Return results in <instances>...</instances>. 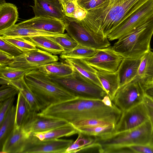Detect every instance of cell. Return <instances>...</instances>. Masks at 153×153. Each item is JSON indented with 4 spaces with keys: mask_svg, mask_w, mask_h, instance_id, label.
<instances>
[{
    "mask_svg": "<svg viewBox=\"0 0 153 153\" xmlns=\"http://www.w3.org/2000/svg\"><path fill=\"white\" fill-rule=\"evenodd\" d=\"M102 100L77 97L51 105L37 114L65 120L71 124L87 120L98 119L111 124L115 127L122 111L114 103L112 106L106 105Z\"/></svg>",
    "mask_w": 153,
    "mask_h": 153,
    "instance_id": "6da1fadb",
    "label": "cell"
},
{
    "mask_svg": "<svg viewBox=\"0 0 153 153\" xmlns=\"http://www.w3.org/2000/svg\"><path fill=\"white\" fill-rule=\"evenodd\" d=\"M148 0H110L88 11L80 21L85 26L107 37L123 20Z\"/></svg>",
    "mask_w": 153,
    "mask_h": 153,
    "instance_id": "7a4b0ae2",
    "label": "cell"
},
{
    "mask_svg": "<svg viewBox=\"0 0 153 153\" xmlns=\"http://www.w3.org/2000/svg\"><path fill=\"white\" fill-rule=\"evenodd\" d=\"M149 119L140 126L128 130L95 136L100 146L101 153H128L131 146L149 144L152 133Z\"/></svg>",
    "mask_w": 153,
    "mask_h": 153,
    "instance_id": "3957f363",
    "label": "cell"
},
{
    "mask_svg": "<svg viewBox=\"0 0 153 153\" xmlns=\"http://www.w3.org/2000/svg\"><path fill=\"white\" fill-rule=\"evenodd\" d=\"M24 79L43 109L51 105L77 97L52 81L48 76L37 69L33 70L26 74Z\"/></svg>",
    "mask_w": 153,
    "mask_h": 153,
    "instance_id": "277c9868",
    "label": "cell"
},
{
    "mask_svg": "<svg viewBox=\"0 0 153 153\" xmlns=\"http://www.w3.org/2000/svg\"><path fill=\"white\" fill-rule=\"evenodd\" d=\"M153 34V16L119 38L112 47L123 58H140L151 50L150 44Z\"/></svg>",
    "mask_w": 153,
    "mask_h": 153,
    "instance_id": "5b68a950",
    "label": "cell"
},
{
    "mask_svg": "<svg viewBox=\"0 0 153 153\" xmlns=\"http://www.w3.org/2000/svg\"><path fill=\"white\" fill-rule=\"evenodd\" d=\"M71 74L49 76L52 81L77 97L102 99L107 94L102 88L84 76L75 68Z\"/></svg>",
    "mask_w": 153,
    "mask_h": 153,
    "instance_id": "8992f818",
    "label": "cell"
},
{
    "mask_svg": "<svg viewBox=\"0 0 153 153\" xmlns=\"http://www.w3.org/2000/svg\"><path fill=\"white\" fill-rule=\"evenodd\" d=\"M64 22L67 33L78 44L97 49L110 46L107 37L95 33L80 21L65 16Z\"/></svg>",
    "mask_w": 153,
    "mask_h": 153,
    "instance_id": "52a82bcc",
    "label": "cell"
},
{
    "mask_svg": "<svg viewBox=\"0 0 153 153\" xmlns=\"http://www.w3.org/2000/svg\"><path fill=\"white\" fill-rule=\"evenodd\" d=\"M147 93L144 84L135 77L119 87L112 102L122 112L124 111L143 102Z\"/></svg>",
    "mask_w": 153,
    "mask_h": 153,
    "instance_id": "ba28073f",
    "label": "cell"
},
{
    "mask_svg": "<svg viewBox=\"0 0 153 153\" xmlns=\"http://www.w3.org/2000/svg\"><path fill=\"white\" fill-rule=\"evenodd\" d=\"M153 16V0H148L123 20L107 36L109 41L118 39Z\"/></svg>",
    "mask_w": 153,
    "mask_h": 153,
    "instance_id": "9c48e42d",
    "label": "cell"
},
{
    "mask_svg": "<svg viewBox=\"0 0 153 153\" xmlns=\"http://www.w3.org/2000/svg\"><path fill=\"white\" fill-rule=\"evenodd\" d=\"M73 142L72 140L58 139L41 140L31 133L22 153H65Z\"/></svg>",
    "mask_w": 153,
    "mask_h": 153,
    "instance_id": "30bf717a",
    "label": "cell"
},
{
    "mask_svg": "<svg viewBox=\"0 0 153 153\" xmlns=\"http://www.w3.org/2000/svg\"><path fill=\"white\" fill-rule=\"evenodd\" d=\"M59 58L56 55L39 48L25 52L14 57L9 67L16 68L37 69L38 67L52 62L57 61Z\"/></svg>",
    "mask_w": 153,
    "mask_h": 153,
    "instance_id": "8fae6325",
    "label": "cell"
},
{
    "mask_svg": "<svg viewBox=\"0 0 153 153\" xmlns=\"http://www.w3.org/2000/svg\"><path fill=\"white\" fill-rule=\"evenodd\" d=\"M123 57L116 52L112 46L98 49L92 57L84 59L90 66L97 70L109 72L118 71Z\"/></svg>",
    "mask_w": 153,
    "mask_h": 153,
    "instance_id": "7c38bea8",
    "label": "cell"
},
{
    "mask_svg": "<svg viewBox=\"0 0 153 153\" xmlns=\"http://www.w3.org/2000/svg\"><path fill=\"white\" fill-rule=\"evenodd\" d=\"M149 120L148 108L143 102L122 112L114 132L122 131L136 127Z\"/></svg>",
    "mask_w": 153,
    "mask_h": 153,
    "instance_id": "4fadbf2b",
    "label": "cell"
},
{
    "mask_svg": "<svg viewBox=\"0 0 153 153\" xmlns=\"http://www.w3.org/2000/svg\"><path fill=\"white\" fill-rule=\"evenodd\" d=\"M31 111L22 127L29 134L44 132L70 124L62 120L39 116Z\"/></svg>",
    "mask_w": 153,
    "mask_h": 153,
    "instance_id": "5bb4252c",
    "label": "cell"
},
{
    "mask_svg": "<svg viewBox=\"0 0 153 153\" xmlns=\"http://www.w3.org/2000/svg\"><path fill=\"white\" fill-rule=\"evenodd\" d=\"M16 25L20 27L61 34L64 33L66 27L64 21L43 17L35 16Z\"/></svg>",
    "mask_w": 153,
    "mask_h": 153,
    "instance_id": "9a60e30c",
    "label": "cell"
},
{
    "mask_svg": "<svg viewBox=\"0 0 153 153\" xmlns=\"http://www.w3.org/2000/svg\"><path fill=\"white\" fill-rule=\"evenodd\" d=\"M32 8L35 16L53 18L64 21L65 16L59 0H34Z\"/></svg>",
    "mask_w": 153,
    "mask_h": 153,
    "instance_id": "2e32d148",
    "label": "cell"
},
{
    "mask_svg": "<svg viewBox=\"0 0 153 153\" xmlns=\"http://www.w3.org/2000/svg\"><path fill=\"white\" fill-rule=\"evenodd\" d=\"M22 127L15 126L4 142L1 153H22L30 134Z\"/></svg>",
    "mask_w": 153,
    "mask_h": 153,
    "instance_id": "e0dca14e",
    "label": "cell"
},
{
    "mask_svg": "<svg viewBox=\"0 0 153 153\" xmlns=\"http://www.w3.org/2000/svg\"><path fill=\"white\" fill-rule=\"evenodd\" d=\"M0 83L1 84H10L16 87L29 104L31 111L38 112L43 109L37 98L26 84L24 76L14 81H9L1 78Z\"/></svg>",
    "mask_w": 153,
    "mask_h": 153,
    "instance_id": "ac0fdd59",
    "label": "cell"
},
{
    "mask_svg": "<svg viewBox=\"0 0 153 153\" xmlns=\"http://www.w3.org/2000/svg\"><path fill=\"white\" fill-rule=\"evenodd\" d=\"M141 57L123 58L117 71L120 87L133 80L136 76Z\"/></svg>",
    "mask_w": 153,
    "mask_h": 153,
    "instance_id": "d6986e66",
    "label": "cell"
},
{
    "mask_svg": "<svg viewBox=\"0 0 153 153\" xmlns=\"http://www.w3.org/2000/svg\"><path fill=\"white\" fill-rule=\"evenodd\" d=\"M61 34L20 27L16 26V24L8 29L0 31V36L2 37H21L26 38L38 36H53Z\"/></svg>",
    "mask_w": 153,
    "mask_h": 153,
    "instance_id": "ffe728a7",
    "label": "cell"
},
{
    "mask_svg": "<svg viewBox=\"0 0 153 153\" xmlns=\"http://www.w3.org/2000/svg\"><path fill=\"white\" fill-rule=\"evenodd\" d=\"M146 88L153 80V51L151 50L141 57L137 75Z\"/></svg>",
    "mask_w": 153,
    "mask_h": 153,
    "instance_id": "44dd1931",
    "label": "cell"
},
{
    "mask_svg": "<svg viewBox=\"0 0 153 153\" xmlns=\"http://www.w3.org/2000/svg\"><path fill=\"white\" fill-rule=\"evenodd\" d=\"M96 74L104 90L112 101L120 87L117 71L109 72L97 70Z\"/></svg>",
    "mask_w": 153,
    "mask_h": 153,
    "instance_id": "7402d4cb",
    "label": "cell"
},
{
    "mask_svg": "<svg viewBox=\"0 0 153 153\" xmlns=\"http://www.w3.org/2000/svg\"><path fill=\"white\" fill-rule=\"evenodd\" d=\"M18 17V8L15 5L6 2L0 4V31L15 25Z\"/></svg>",
    "mask_w": 153,
    "mask_h": 153,
    "instance_id": "603a6c76",
    "label": "cell"
},
{
    "mask_svg": "<svg viewBox=\"0 0 153 153\" xmlns=\"http://www.w3.org/2000/svg\"><path fill=\"white\" fill-rule=\"evenodd\" d=\"M64 60L66 63L75 68L82 75L104 89L96 75L97 70L89 65L84 59L67 58Z\"/></svg>",
    "mask_w": 153,
    "mask_h": 153,
    "instance_id": "cb8c5ba5",
    "label": "cell"
},
{
    "mask_svg": "<svg viewBox=\"0 0 153 153\" xmlns=\"http://www.w3.org/2000/svg\"><path fill=\"white\" fill-rule=\"evenodd\" d=\"M37 70L48 76H61L71 74L73 68L66 63L57 61L38 67Z\"/></svg>",
    "mask_w": 153,
    "mask_h": 153,
    "instance_id": "d4e9b609",
    "label": "cell"
},
{
    "mask_svg": "<svg viewBox=\"0 0 153 153\" xmlns=\"http://www.w3.org/2000/svg\"><path fill=\"white\" fill-rule=\"evenodd\" d=\"M16 107L13 105L0 124V149L15 128Z\"/></svg>",
    "mask_w": 153,
    "mask_h": 153,
    "instance_id": "484cf974",
    "label": "cell"
},
{
    "mask_svg": "<svg viewBox=\"0 0 153 153\" xmlns=\"http://www.w3.org/2000/svg\"><path fill=\"white\" fill-rule=\"evenodd\" d=\"M26 38L32 42L37 48L54 55L60 54L64 51L63 48L49 36H38Z\"/></svg>",
    "mask_w": 153,
    "mask_h": 153,
    "instance_id": "4316f807",
    "label": "cell"
},
{
    "mask_svg": "<svg viewBox=\"0 0 153 153\" xmlns=\"http://www.w3.org/2000/svg\"><path fill=\"white\" fill-rule=\"evenodd\" d=\"M78 133L77 130L70 123L45 132L33 134L40 140H43L58 139L64 136H71Z\"/></svg>",
    "mask_w": 153,
    "mask_h": 153,
    "instance_id": "83f0119b",
    "label": "cell"
},
{
    "mask_svg": "<svg viewBox=\"0 0 153 153\" xmlns=\"http://www.w3.org/2000/svg\"><path fill=\"white\" fill-rule=\"evenodd\" d=\"M76 140L67 148L65 153L84 152L95 141L94 136L88 135L78 132Z\"/></svg>",
    "mask_w": 153,
    "mask_h": 153,
    "instance_id": "f1b7e54d",
    "label": "cell"
},
{
    "mask_svg": "<svg viewBox=\"0 0 153 153\" xmlns=\"http://www.w3.org/2000/svg\"><path fill=\"white\" fill-rule=\"evenodd\" d=\"M18 94L15 126L19 128L22 127L31 110L29 104L20 93Z\"/></svg>",
    "mask_w": 153,
    "mask_h": 153,
    "instance_id": "f546056e",
    "label": "cell"
},
{
    "mask_svg": "<svg viewBox=\"0 0 153 153\" xmlns=\"http://www.w3.org/2000/svg\"><path fill=\"white\" fill-rule=\"evenodd\" d=\"M98 50L78 44L72 50L62 52L60 57L63 59L67 58H89L94 55Z\"/></svg>",
    "mask_w": 153,
    "mask_h": 153,
    "instance_id": "4dcf8cb0",
    "label": "cell"
},
{
    "mask_svg": "<svg viewBox=\"0 0 153 153\" xmlns=\"http://www.w3.org/2000/svg\"><path fill=\"white\" fill-rule=\"evenodd\" d=\"M33 70L0 66V78L9 81L16 80Z\"/></svg>",
    "mask_w": 153,
    "mask_h": 153,
    "instance_id": "1f68e13d",
    "label": "cell"
},
{
    "mask_svg": "<svg viewBox=\"0 0 153 153\" xmlns=\"http://www.w3.org/2000/svg\"><path fill=\"white\" fill-rule=\"evenodd\" d=\"M115 127L112 125L103 126H86L81 127L77 129L78 132L94 136H101L114 131Z\"/></svg>",
    "mask_w": 153,
    "mask_h": 153,
    "instance_id": "d6a6232c",
    "label": "cell"
},
{
    "mask_svg": "<svg viewBox=\"0 0 153 153\" xmlns=\"http://www.w3.org/2000/svg\"><path fill=\"white\" fill-rule=\"evenodd\" d=\"M6 41L11 44L23 52L36 49L35 45L28 39L21 37H2Z\"/></svg>",
    "mask_w": 153,
    "mask_h": 153,
    "instance_id": "836d02e7",
    "label": "cell"
},
{
    "mask_svg": "<svg viewBox=\"0 0 153 153\" xmlns=\"http://www.w3.org/2000/svg\"><path fill=\"white\" fill-rule=\"evenodd\" d=\"M49 37L60 45L63 48L64 51H70L78 44L68 33L62 34L57 36Z\"/></svg>",
    "mask_w": 153,
    "mask_h": 153,
    "instance_id": "e575fe53",
    "label": "cell"
},
{
    "mask_svg": "<svg viewBox=\"0 0 153 153\" xmlns=\"http://www.w3.org/2000/svg\"><path fill=\"white\" fill-rule=\"evenodd\" d=\"M19 91L15 86L10 84H3L0 88V102L14 96Z\"/></svg>",
    "mask_w": 153,
    "mask_h": 153,
    "instance_id": "d590c367",
    "label": "cell"
},
{
    "mask_svg": "<svg viewBox=\"0 0 153 153\" xmlns=\"http://www.w3.org/2000/svg\"><path fill=\"white\" fill-rule=\"evenodd\" d=\"M0 50L14 57L20 56L23 53L14 45L1 37H0Z\"/></svg>",
    "mask_w": 153,
    "mask_h": 153,
    "instance_id": "8d00e7d4",
    "label": "cell"
},
{
    "mask_svg": "<svg viewBox=\"0 0 153 153\" xmlns=\"http://www.w3.org/2000/svg\"><path fill=\"white\" fill-rule=\"evenodd\" d=\"M110 0H77L78 4L87 11L100 7Z\"/></svg>",
    "mask_w": 153,
    "mask_h": 153,
    "instance_id": "74e56055",
    "label": "cell"
},
{
    "mask_svg": "<svg viewBox=\"0 0 153 153\" xmlns=\"http://www.w3.org/2000/svg\"><path fill=\"white\" fill-rule=\"evenodd\" d=\"M71 124L76 129L81 127L86 126H103L106 125H113L106 121L96 119L84 120Z\"/></svg>",
    "mask_w": 153,
    "mask_h": 153,
    "instance_id": "f35d334b",
    "label": "cell"
},
{
    "mask_svg": "<svg viewBox=\"0 0 153 153\" xmlns=\"http://www.w3.org/2000/svg\"><path fill=\"white\" fill-rule=\"evenodd\" d=\"M14 100V97H13L0 102V124L2 122L10 109L13 105Z\"/></svg>",
    "mask_w": 153,
    "mask_h": 153,
    "instance_id": "ab89813d",
    "label": "cell"
},
{
    "mask_svg": "<svg viewBox=\"0 0 153 153\" xmlns=\"http://www.w3.org/2000/svg\"><path fill=\"white\" fill-rule=\"evenodd\" d=\"M127 148L131 153H153V146L149 144L133 145Z\"/></svg>",
    "mask_w": 153,
    "mask_h": 153,
    "instance_id": "60d3db41",
    "label": "cell"
},
{
    "mask_svg": "<svg viewBox=\"0 0 153 153\" xmlns=\"http://www.w3.org/2000/svg\"><path fill=\"white\" fill-rule=\"evenodd\" d=\"M78 5L77 0H70L62 8L64 15L71 18Z\"/></svg>",
    "mask_w": 153,
    "mask_h": 153,
    "instance_id": "b9f144b4",
    "label": "cell"
},
{
    "mask_svg": "<svg viewBox=\"0 0 153 153\" xmlns=\"http://www.w3.org/2000/svg\"><path fill=\"white\" fill-rule=\"evenodd\" d=\"M88 11L79 5L76 8L71 18L79 21H82L86 17Z\"/></svg>",
    "mask_w": 153,
    "mask_h": 153,
    "instance_id": "7bdbcfd3",
    "label": "cell"
},
{
    "mask_svg": "<svg viewBox=\"0 0 153 153\" xmlns=\"http://www.w3.org/2000/svg\"><path fill=\"white\" fill-rule=\"evenodd\" d=\"M14 57L0 50V66H7L13 60Z\"/></svg>",
    "mask_w": 153,
    "mask_h": 153,
    "instance_id": "ee69618b",
    "label": "cell"
},
{
    "mask_svg": "<svg viewBox=\"0 0 153 153\" xmlns=\"http://www.w3.org/2000/svg\"><path fill=\"white\" fill-rule=\"evenodd\" d=\"M143 102L148 107L153 110V97L147 93L144 95Z\"/></svg>",
    "mask_w": 153,
    "mask_h": 153,
    "instance_id": "f6af8a7d",
    "label": "cell"
},
{
    "mask_svg": "<svg viewBox=\"0 0 153 153\" xmlns=\"http://www.w3.org/2000/svg\"><path fill=\"white\" fill-rule=\"evenodd\" d=\"M147 107L149 116V119L151 123L152 127L151 139L149 144L153 146V110L147 106Z\"/></svg>",
    "mask_w": 153,
    "mask_h": 153,
    "instance_id": "bcb514c9",
    "label": "cell"
},
{
    "mask_svg": "<svg viewBox=\"0 0 153 153\" xmlns=\"http://www.w3.org/2000/svg\"><path fill=\"white\" fill-rule=\"evenodd\" d=\"M102 101L106 105L112 106L113 104L109 96L106 95L102 100Z\"/></svg>",
    "mask_w": 153,
    "mask_h": 153,
    "instance_id": "7dc6e473",
    "label": "cell"
},
{
    "mask_svg": "<svg viewBox=\"0 0 153 153\" xmlns=\"http://www.w3.org/2000/svg\"><path fill=\"white\" fill-rule=\"evenodd\" d=\"M61 4L62 7L63 8L65 6V4L68 1L70 0H59Z\"/></svg>",
    "mask_w": 153,
    "mask_h": 153,
    "instance_id": "c3c4849f",
    "label": "cell"
},
{
    "mask_svg": "<svg viewBox=\"0 0 153 153\" xmlns=\"http://www.w3.org/2000/svg\"><path fill=\"white\" fill-rule=\"evenodd\" d=\"M147 91L152 90L153 92V80L148 86L147 87Z\"/></svg>",
    "mask_w": 153,
    "mask_h": 153,
    "instance_id": "681fc988",
    "label": "cell"
},
{
    "mask_svg": "<svg viewBox=\"0 0 153 153\" xmlns=\"http://www.w3.org/2000/svg\"><path fill=\"white\" fill-rule=\"evenodd\" d=\"M6 2L5 0H0V4H2Z\"/></svg>",
    "mask_w": 153,
    "mask_h": 153,
    "instance_id": "f907efd6",
    "label": "cell"
}]
</instances>
